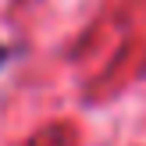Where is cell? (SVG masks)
I'll return each mask as SVG.
<instances>
[{
  "label": "cell",
  "instance_id": "1",
  "mask_svg": "<svg viewBox=\"0 0 146 146\" xmlns=\"http://www.w3.org/2000/svg\"><path fill=\"white\" fill-rule=\"evenodd\" d=\"M11 57H14V50H11V46H7V43H0V68H4V64H7V61H11Z\"/></svg>",
  "mask_w": 146,
  "mask_h": 146
}]
</instances>
